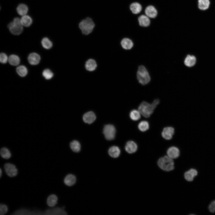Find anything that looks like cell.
<instances>
[{
	"instance_id": "cell-32",
	"label": "cell",
	"mask_w": 215,
	"mask_h": 215,
	"mask_svg": "<svg viewBox=\"0 0 215 215\" xmlns=\"http://www.w3.org/2000/svg\"><path fill=\"white\" fill-rule=\"evenodd\" d=\"M17 73L21 77L25 76L27 73V68L23 65H21L18 67L16 69Z\"/></svg>"
},
{
	"instance_id": "cell-4",
	"label": "cell",
	"mask_w": 215,
	"mask_h": 215,
	"mask_svg": "<svg viewBox=\"0 0 215 215\" xmlns=\"http://www.w3.org/2000/svg\"><path fill=\"white\" fill-rule=\"evenodd\" d=\"M8 27L10 32L13 34L18 35L21 34L23 30V26L20 19L16 17L8 25Z\"/></svg>"
},
{
	"instance_id": "cell-22",
	"label": "cell",
	"mask_w": 215,
	"mask_h": 215,
	"mask_svg": "<svg viewBox=\"0 0 215 215\" xmlns=\"http://www.w3.org/2000/svg\"><path fill=\"white\" fill-rule=\"evenodd\" d=\"M41 211H30L27 209H22L16 211L14 214L19 215H39L42 214Z\"/></svg>"
},
{
	"instance_id": "cell-11",
	"label": "cell",
	"mask_w": 215,
	"mask_h": 215,
	"mask_svg": "<svg viewBox=\"0 0 215 215\" xmlns=\"http://www.w3.org/2000/svg\"><path fill=\"white\" fill-rule=\"evenodd\" d=\"M44 214L53 215H67L66 211L62 208H56L52 209H48L44 213Z\"/></svg>"
},
{
	"instance_id": "cell-20",
	"label": "cell",
	"mask_w": 215,
	"mask_h": 215,
	"mask_svg": "<svg viewBox=\"0 0 215 215\" xmlns=\"http://www.w3.org/2000/svg\"><path fill=\"white\" fill-rule=\"evenodd\" d=\"M139 24L141 26L146 27L148 26L150 23V21L146 15H141L138 18Z\"/></svg>"
},
{
	"instance_id": "cell-38",
	"label": "cell",
	"mask_w": 215,
	"mask_h": 215,
	"mask_svg": "<svg viewBox=\"0 0 215 215\" xmlns=\"http://www.w3.org/2000/svg\"><path fill=\"white\" fill-rule=\"evenodd\" d=\"M208 210L211 213L215 212V200L211 202L208 206Z\"/></svg>"
},
{
	"instance_id": "cell-29",
	"label": "cell",
	"mask_w": 215,
	"mask_h": 215,
	"mask_svg": "<svg viewBox=\"0 0 215 215\" xmlns=\"http://www.w3.org/2000/svg\"><path fill=\"white\" fill-rule=\"evenodd\" d=\"M70 147L72 150L75 152H78L81 150V145L79 142L76 140L72 141L70 144Z\"/></svg>"
},
{
	"instance_id": "cell-24",
	"label": "cell",
	"mask_w": 215,
	"mask_h": 215,
	"mask_svg": "<svg viewBox=\"0 0 215 215\" xmlns=\"http://www.w3.org/2000/svg\"><path fill=\"white\" fill-rule=\"evenodd\" d=\"M184 62L186 66L188 67H191L195 64L196 58L194 56L188 55L185 58Z\"/></svg>"
},
{
	"instance_id": "cell-2",
	"label": "cell",
	"mask_w": 215,
	"mask_h": 215,
	"mask_svg": "<svg viewBox=\"0 0 215 215\" xmlns=\"http://www.w3.org/2000/svg\"><path fill=\"white\" fill-rule=\"evenodd\" d=\"M157 164L161 169L165 171H171L174 168L173 159L167 155L159 158Z\"/></svg>"
},
{
	"instance_id": "cell-28",
	"label": "cell",
	"mask_w": 215,
	"mask_h": 215,
	"mask_svg": "<svg viewBox=\"0 0 215 215\" xmlns=\"http://www.w3.org/2000/svg\"><path fill=\"white\" fill-rule=\"evenodd\" d=\"M8 61L11 65L13 66H16L19 64L20 59L17 56L15 55H12L9 57Z\"/></svg>"
},
{
	"instance_id": "cell-5",
	"label": "cell",
	"mask_w": 215,
	"mask_h": 215,
	"mask_svg": "<svg viewBox=\"0 0 215 215\" xmlns=\"http://www.w3.org/2000/svg\"><path fill=\"white\" fill-rule=\"evenodd\" d=\"M94 24L92 20L89 18L82 21L79 24V27L83 34L87 35L90 33L94 27Z\"/></svg>"
},
{
	"instance_id": "cell-18",
	"label": "cell",
	"mask_w": 215,
	"mask_h": 215,
	"mask_svg": "<svg viewBox=\"0 0 215 215\" xmlns=\"http://www.w3.org/2000/svg\"><path fill=\"white\" fill-rule=\"evenodd\" d=\"M76 181V176L72 174L67 175L64 179V184L70 186L74 185Z\"/></svg>"
},
{
	"instance_id": "cell-31",
	"label": "cell",
	"mask_w": 215,
	"mask_h": 215,
	"mask_svg": "<svg viewBox=\"0 0 215 215\" xmlns=\"http://www.w3.org/2000/svg\"><path fill=\"white\" fill-rule=\"evenodd\" d=\"M41 43L43 47L47 49H50L53 45L52 42L47 37H44L42 39Z\"/></svg>"
},
{
	"instance_id": "cell-36",
	"label": "cell",
	"mask_w": 215,
	"mask_h": 215,
	"mask_svg": "<svg viewBox=\"0 0 215 215\" xmlns=\"http://www.w3.org/2000/svg\"><path fill=\"white\" fill-rule=\"evenodd\" d=\"M8 59L7 55L4 53H1L0 55V62L2 64L6 63Z\"/></svg>"
},
{
	"instance_id": "cell-35",
	"label": "cell",
	"mask_w": 215,
	"mask_h": 215,
	"mask_svg": "<svg viewBox=\"0 0 215 215\" xmlns=\"http://www.w3.org/2000/svg\"><path fill=\"white\" fill-rule=\"evenodd\" d=\"M43 76L46 79H50L53 76V72L49 69H46L42 72Z\"/></svg>"
},
{
	"instance_id": "cell-12",
	"label": "cell",
	"mask_w": 215,
	"mask_h": 215,
	"mask_svg": "<svg viewBox=\"0 0 215 215\" xmlns=\"http://www.w3.org/2000/svg\"><path fill=\"white\" fill-rule=\"evenodd\" d=\"M138 148L136 144L134 141H128L125 145V149L128 153L131 154L135 152Z\"/></svg>"
},
{
	"instance_id": "cell-15",
	"label": "cell",
	"mask_w": 215,
	"mask_h": 215,
	"mask_svg": "<svg viewBox=\"0 0 215 215\" xmlns=\"http://www.w3.org/2000/svg\"><path fill=\"white\" fill-rule=\"evenodd\" d=\"M96 119L95 113L92 111H89L85 113L83 116L84 121L88 124H91Z\"/></svg>"
},
{
	"instance_id": "cell-6",
	"label": "cell",
	"mask_w": 215,
	"mask_h": 215,
	"mask_svg": "<svg viewBox=\"0 0 215 215\" xmlns=\"http://www.w3.org/2000/svg\"><path fill=\"white\" fill-rule=\"evenodd\" d=\"M116 132L115 127L111 124L106 125L103 128V134L105 138L108 140H112L114 138Z\"/></svg>"
},
{
	"instance_id": "cell-25",
	"label": "cell",
	"mask_w": 215,
	"mask_h": 215,
	"mask_svg": "<svg viewBox=\"0 0 215 215\" xmlns=\"http://www.w3.org/2000/svg\"><path fill=\"white\" fill-rule=\"evenodd\" d=\"M130 9L133 13L137 14L141 11L142 10V7L139 3L134 2L130 4Z\"/></svg>"
},
{
	"instance_id": "cell-17",
	"label": "cell",
	"mask_w": 215,
	"mask_h": 215,
	"mask_svg": "<svg viewBox=\"0 0 215 215\" xmlns=\"http://www.w3.org/2000/svg\"><path fill=\"white\" fill-rule=\"evenodd\" d=\"M121 45L122 48L125 50H130L133 46L132 41L128 38L123 39L121 42Z\"/></svg>"
},
{
	"instance_id": "cell-16",
	"label": "cell",
	"mask_w": 215,
	"mask_h": 215,
	"mask_svg": "<svg viewBox=\"0 0 215 215\" xmlns=\"http://www.w3.org/2000/svg\"><path fill=\"white\" fill-rule=\"evenodd\" d=\"M145 13L149 18H154L157 14V12L155 8L152 5L147 7L145 10Z\"/></svg>"
},
{
	"instance_id": "cell-39",
	"label": "cell",
	"mask_w": 215,
	"mask_h": 215,
	"mask_svg": "<svg viewBox=\"0 0 215 215\" xmlns=\"http://www.w3.org/2000/svg\"><path fill=\"white\" fill-rule=\"evenodd\" d=\"M2 175V171L1 169L0 170V177Z\"/></svg>"
},
{
	"instance_id": "cell-10",
	"label": "cell",
	"mask_w": 215,
	"mask_h": 215,
	"mask_svg": "<svg viewBox=\"0 0 215 215\" xmlns=\"http://www.w3.org/2000/svg\"><path fill=\"white\" fill-rule=\"evenodd\" d=\"M167 154L168 156L173 159L179 157L180 151L179 149L176 147L172 146L168 148Z\"/></svg>"
},
{
	"instance_id": "cell-14",
	"label": "cell",
	"mask_w": 215,
	"mask_h": 215,
	"mask_svg": "<svg viewBox=\"0 0 215 215\" xmlns=\"http://www.w3.org/2000/svg\"><path fill=\"white\" fill-rule=\"evenodd\" d=\"M28 60L31 65H36L39 63L40 60V57L37 53H31L29 55Z\"/></svg>"
},
{
	"instance_id": "cell-33",
	"label": "cell",
	"mask_w": 215,
	"mask_h": 215,
	"mask_svg": "<svg viewBox=\"0 0 215 215\" xmlns=\"http://www.w3.org/2000/svg\"><path fill=\"white\" fill-rule=\"evenodd\" d=\"M149 127L148 122L146 121H141L138 125V128L139 130L142 132H145L148 130Z\"/></svg>"
},
{
	"instance_id": "cell-8",
	"label": "cell",
	"mask_w": 215,
	"mask_h": 215,
	"mask_svg": "<svg viewBox=\"0 0 215 215\" xmlns=\"http://www.w3.org/2000/svg\"><path fill=\"white\" fill-rule=\"evenodd\" d=\"M174 132V129L171 127L165 128L162 133V137L165 139L169 140L171 139Z\"/></svg>"
},
{
	"instance_id": "cell-19",
	"label": "cell",
	"mask_w": 215,
	"mask_h": 215,
	"mask_svg": "<svg viewBox=\"0 0 215 215\" xmlns=\"http://www.w3.org/2000/svg\"><path fill=\"white\" fill-rule=\"evenodd\" d=\"M108 152L110 156L116 158L119 156L120 153V150L118 147L113 146L110 148Z\"/></svg>"
},
{
	"instance_id": "cell-13",
	"label": "cell",
	"mask_w": 215,
	"mask_h": 215,
	"mask_svg": "<svg viewBox=\"0 0 215 215\" xmlns=\"http://www.w3.org/2000/svg\"><path fill=\"white\" fill-rule=\"evenodd\" d=\"M198 172L197 170L194 168H191L186 171L184 173L185 179L187 181L191 182L194 178L197 176Z\"/></svg>"
},
{
	"instance_id": "cell-34",
	"label": "cell",
	"mask_w": 215,
	"mask_h": 215,
	"mask_svg": "<svg viewBox=\"0 0 215 215\" xmlns=\"http://www.w3.org/2000/svg\"><path fill=\"white\" fill-rule=\"evenodd\" d=\"M0 154L1 156L5 159H8L11 156V154L9 150L7 148H3L0 150Z\"/></svg>"
},
{
	"instance_id": "cell-21",
	"label": "cell",
	"mask_w": 215,
	"mask_h": 215,
	"mask_svg": "<svg viewBox=\"0 0 215 215\" xmlns=\"http://www.w3.org/2000/svg\"><path fill=\"white\" fill-rule=\"evenodd\" d=\"M20 19L22 25L25 27L30 26L33 22V20L31 17L27 15L22 16Z\"/></svg>"
},
{
	"instance_id": "cell-9",
	"label": "cell",
	"mask_w": 215,
	"mask_h": 215,
	"mask_svg": "<svg viewBox=\"0 0 215 215\" xmlns=\"http://www.w3.org/2000/svg\"><path fill=\"white\" fill-rule=\"evenodd\" d=\"M97 66L95 60L93 59H89L85 62V67L86 70L89 72H93L96 70Z\"/></svg>"
},
{
	"instance_id": "cell-37",
	"label": "cell",
	"mask_w": 215,
	"mask_h": 215,
	"mask_svg": "<svg viewBox=\"0 0 215 215\" xmlns=\"http://www.w3.org/2000/svg\"><path fill=\"white\" fill-rule=\"evenodd\" d=\"M8 208L7 206L4 204H1L0 205V214L3 215L7 212Z\"/></svg>"
},
{
	"instance_id": "cell-26",
	"label": "cell",
	"mask_w": 215,
	"mask_h": 215,
	"mask_svg": "<svg viewBox=\"0 0 215 215\" xmlns=\"http://www.w3.org/2000/svg\"><path fill=\"white\" fill-rule=\"evenodd\" d=\"M57 197L55 195L51 194L47 199V205L50 207H53L57 204Z\"/></svg>"
},
{
	"instance_id": "cell-7",
	"label": "cell",
	"mask_w": 215,
	"mask_h": 215,
	"mask_svg": "<svg viewBox=\"0 0 215 215\" xmlns=\"http://www.w3.org/2000/svg\"><path fill=\"white\" fill-rule=\"evenodd\" d=\"M4 168L6 173L9 176L12 177L17 175V170L13 164L7 163L5 164Z\"/></svg>"
},
{
	"instance_id": "cell-1",
	"label": "cell",
	"mask_w": 215,
	"mask_h": 215,
	"mask_svg": "<svg viewBox=\"0 0 215 215\" xmlns=\"http://www.w3.org/2000/svg\"><path fill=\"white\" fill-rule=\"evenodd\" d=\"M159 102V101L157 99L154 100L151 104L143 101L139 105L138 110L143 116L146 118H148L153 113V110Z\"/></svg>"
},
{
	"instance_id": "cell-30",
	"label": "cell",
	"mask_w": 215,
	"mask_h": 215,
	"mask_svg": "<svg viewBox=\"0 0 215 215\" xmlns=\"http://www.w3.org/2000/svg\"><path fill=\"white\" fill-rule=\"evenodd\" d=\"M141 114L138 110H133L130 112L129 116L132 120L136 121L140 118Z\"/></svg>"
},
{
	"instance_id": "cell-3",
	"label": "cell",
	"mask_w": 215,
	"mask_h": 215,
	"mask_svg": "<svg viewBox=\"0 0 215 215\" xmlns=\"http://www.w3.org/2000/svg\"><path fill=\"white\" fill-rule=\"evenodd\" d=\"M136 76L139 82L143 85L148 84L150 81V77L149 74L146 68L143 65L139 67Z\"/></svg>"
},
{
	"instance_id": "cell-27",
	"label": "cell",
	"mask_w": 215,
	"mask_h": 215,
	"mask_svg": "<svg viewBox=\"0 0 215 215\" xmlns=\"http://www.w3.org/2000/svg\"><path fill=\"white\" fill-rule=\"evenodd\" d=\"M210 4L209 0H198L199 8L202 10H205L208 8Z\"/></svg>"
},
{
	"instance_id": "cell-23",
	"label": "cell",
	"mask_w": 215,
	"mask_h": 215,
	"mask_svg": "<svg viewBox=\"0 0 215 215\" xmlns=\"http://www.w3.org/2000/svg\"><path fill=\"white\" fill-rule=\"evenodd\" d=\"M28 10V7L24 4H19L16 8V11L18 13L22 16L27 15Z\"/></svg>"
}]
</instances>
